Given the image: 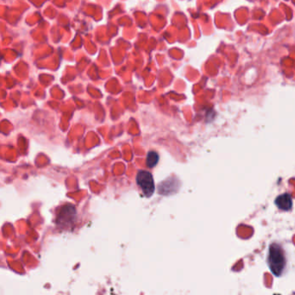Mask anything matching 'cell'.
Listing matches in <instances>:
<instances>
[{
    "instance_id": "cell-6",
    "label": "cell",
    "mask_w": 295,
    "mask_h": 295,
    "mask_svg": "<svg viewBox=\"0 0 295 295\" xmlns=\"http://www.w3.org/2000/svg\"><path fill=\"white\" fill-rule=\"evenodd\" d=\"M147 166L149 168H154L155 166H157L158 161H159V156L157 152L155 151H150L147 156Z\"/></svg>"
},
{
    "instance_id": "cell-5",
    "label": "cell",
    "mask_w": 295,
    "mask_h": 295,
    "mask_svg": "<svg viewBox=\"0 0 295 295\" xmlns=\"http://www.w3.org/2000/svg\"><path fill=\"white\" fill-rule=\"evenodd\" d=\"M275 205L279 209L284 212H288L293 207V199L291 195L288 194L280 195L275 198Z\"/></svg>"
},
{
    "instance_id": "cell-4",
    "label": "cell",
    "mask_w": 295,
    "mask_h": 295,
    "mask_svg": "<svg viewBox=\"0 0 295 295\" xmlns=\"http://www.w3.org/2000/svg\"><path fill=\"white\" fill-rule=\"evenodd\" d=\"M176 184H179V181L176 182V178H169L167 180L162 181L159 186H158V192L161 195H171L176 193V189H178L179 187H171Z\"/></svg>"
},
{
    "instance_id": "cell-2",
    "label": "cell",
    "mask_w": 295,
    "mask_h": 295,
    "mask_svg": "<svg viewBox=\"0 0 295 295\" xmlns=\"http://www.w3.org/2000/svg\"><path fill=\"white\" fill-rule=\"evenodd\" d=\"M137 182L146 197L152 196L155 192V183L153 177L150 172L145 170L139 171L137 176Z\"/></svg>"
},
{
    "instance_id": "cell-3",
    "label": "cell",
    "mask_w": 295,
    "mask_h": 295,
    "mask_svg": "<svg viewBox=\"0 0 295 295\" xmlns=\"http://www.w3.org/2000/svg\"><path fill=\"white\" fill-rule=\"evenodd\" d=\"M76 211L71 205L62 206L57 215L56 223L61 227H67L75 222Z\"/></svg>"
},
{
    "instance_id": "cell-1",
    "label": "cell",
    "mask_w": 295,
    "mask_h": 295,
    "mask_svg": "<svg viewBox=\"0 0 295 295\" xmlns=\"http://www.w3.org/2000/svg\"><path fill=\"white\" fill-rule=\"evenodd\" d=\"M268 264L271 272L279 277L284 273L287 267V258L284 249L279 243L270 244L268 254Z\"/></svg>"
}]
</instances>
